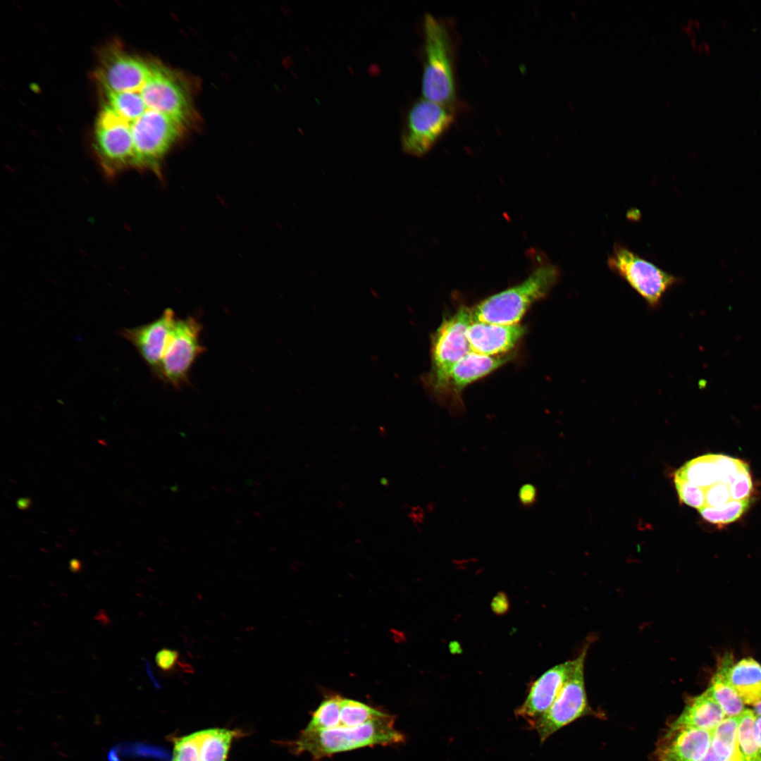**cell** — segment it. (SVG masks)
<instances>
[{"instance_id": "4316f807", "label": "cell", "mask_w": 761, "mask_h": 761, "mask_svg": "<svg viewBox=\"0 0 761 761\" xmlns=\"http://www.w3.org/2000/svg\"><path fill=\"white\" fill-rule=\"evenodd\" d=\"M388 714L362 702L342 698L340 726L354 727L386 716Z\"/></svg>"}, {"instance_id": "f35d334b", "label": "cell", "mask_w": 761, "mask_h": 761, "mask_svg": "<svg viewBox=\"0 0 761 761\" xmlns=\"http://www.w3.org/2000/svg\"><path fill=\"white\" fill-rule=\"evenodd\" d=\"M81 568L82 564L80 560L76 558H73L70 559L69 563V569L71 571H73V573L79 572Z\"/></svg>"}, {"instance_id": "5bb4252c", "label": "cell", "mask_w": 761, "mask_h": 761, "mask_svg": "<svg viewBox=\"0 0 761 761\" xmlns=\"http://www.w3.org/2000/svg\"><path fill=\"white\" fill-rule=\"evenodd\" d=\"M576 660L556 665L541 675L530 688L524 702L515 714L533 726L536 721L551 706L576 666Z\"/></svg>"}, {"instance_id": "6da1fadb", "label": "cell", "mask_w": 761, "mask_h": 761, "mask_svg": "<svg viewBox=\"0 0 761 761\" xmlns=\"http://www.w3.org/2000/svg\"><path fill=\"white\" fill-rule=\"evenodd\" d=\"M404 736L395 727V717L388 714L364 724L338 726L318 731L303 730L290 743L294 754L308 753L315 760L338 753L374 745L400 744Z\"/></svg>"}, {"instance_id": "e0dca14e", "label": "cell", "mask_w": 761, "mask_h": 761, "mask_svg": "<svg viewBox=\"0 0 761 761\" xmlns=\"http://www.w3.org/2000/svg\"><path fill=\"white\" fill-rule=\"evenodd\" d=\"M511 359L509 354L490 356L471 351L452 366L447 374L444 391L451 388L460 392L469 384L489 374Z\"/></svg>"}, {"instance_id": "3957f363", "label": "cell", "mask_w": 761, "mask_h": 761, "mask_svg": "<svg viewBox=\"0 0 761 761\" xmlns=\"http://www.w3.org/2000/svg\"><path fill=\"white\" fill-rule=\"evenodd\" d=\"M423 68L422 93L424 99L455 105L454 44L447 25L426 13L423 23Z\"/></svg>"}, {"instance_id": "4fadbf2b", "label": "cell", "mask_w": 761, "mask_h": 761, "mask_svg": "<svg viewBox=\"0 0 761 761\" xmlns=\"http://www.w3.org/2000/svg\"><path fill=\"white\" fill-rule=\"evenodd\" d=\"M176 318L175 311L167 308L155 320L140 326L123 329L121 332L155 375L159 371Z\"/></svg>"}, {"instance_id": "ac0fdd59", "label": "cell", "mask_w": 761, "mask_h": 761, "mask_svg": "<svg viewBox=\"0 0 761 761\" xmlns=\"http://www.w3.org/2000/svg\"><path fill=\"white\" fill-rule=\"evenodd\" d=\"M734 664L732 654L722 656L707 689L726 718L739 717L745 710V703L730 683L729 672Z\"/></svg>"}, {"instance_id": "2e32d148", "label": "cell", "mask_w": 761, "mask_h": 761, "mask_svg": "<svg viewBox=\"0 0 761 761\" xmlns=\"http://www.w3.org/2000/svg\"><path fill=\"white\" fill-rule=\"evenodd\" d=\"M525 333V328L519 323L502 325L472 321L467 331L471 351L476 353L499 356L513 349Z\"/></svg>"}, {"instance_id": "9a60e30c", "label": "cell", "mask_w": 761, "mask_h": 761, "mask_svg": "<svg viewBox=\"0 0 761 761\" xmlns=\"http://www.w3.org/2000/svg\"><path fill=\"white\" fill-rule=\"evenodd\" d=\"M712 731L670 726L658 748L660 761H697L709 750Z\"/></svg>"}, {"instance_id": "ba28073f", "label": "cell", "mask_w": 761, "mask_h": 761, "mask_svg": "<svg viewBox=\"0 0 761 761\" xmlns=\"http://www.w3.org/2000/svg\"><path fill=\"white\" fill-rule=\"evenodd\" d=\"M94 149L106 175L114 178L133 168V140L130 123L106 105L97 119Z\"/></svg>"}, {"instance_id": "7a4b0ae2", "label": "cell", "mask_w": 761, "mask_h": 761, "mask_svg": "<svg viewBox=\"0 0 761 761\" xmlns=\"http://www.w3.org/2000/svg\"><path fill=\"white\" fill-rule=\"evenodd\" d=\"M560 274L550 263L538 266L524 281L483 299L471 309L473 321L512 325L518 323L531 304L544 298L557 284Z\"/></svg>"}, {"instance_id": "d6986e66", "label": "cell", "mask_w": 761, "mask_h": 761, "mask_svg": "<svg viewBox=\"0 0 761 761\" xmlns=\"http://www.w3.org/2000/svg\"><path fill=\"white\" fill-rule=\"evenodd\" d=\"M725 718L721 707L706 690L688 701L672 726L712 731Z\"/></svg>"}, {"instance_id": "277c9868", "label": "cell", "mask_w": 761, "mask_h": 761, "mask_svg": "<svg viewBox=\"0 0 761 761\" xmlns=\"http://www.w3.org/2000/svg\"><path fill=\"white\" fill-rule=\"evenodd\" d=\"M611 271L623 278L652 309L660 307L665 293L681 278L662 270L626 246L616 243L608 256Z\"/></svg>"}, {"instance_id": "cb8c5ba5", "label": "cell", "mask_w": 761, "mask_h": 761, "mask_svg": "<svg viewBox=\"0 0 761 761\" xmlns=\"http://www.w3.org/2000/svg\"><path fill=\"white\" fill-rule=\"evenodd\" d=\"M739 717L725 718L712 731L710 748L723 760L737 756L736 734Z\"/></svg>"}, {"instance_id": "8992f818", "label": "cell", "mask_w": 761, "mask_h": 761, "mask_svg": "<svg viewBox=\"0 0 761 761\" xmlns=\"http://www.w3.org/2000/svg\"><path fill=\"white\" fill-rule=\"evenodd\" d=\"M473 321L471 309L460 307L445 318L432 338V368L428 383L433 391H444L447 374L452 366L471 352L468 328Z\"/></svg>"}, {"instance_id": "8d00e7d4", "label": "cell", "mask_w": 761, "mask_h": 761, "mask_svg": "<svg viewBox=\"0 0 761 761\" xmlns=\"http://www.w3.org/2000/svg\"><path fill=\"white\" fill-rule=\"evenodd\" d=\"M31 500L30 497H20L16 501V506L19 509L26 510L30 507Z\"/></svg>"}, {"instance_id": "ab89813d", "label": "cell", "mask_w": 761, "mask_h": 761, "mask_svg": "<svg viewBox=\"0 0 761 761\" xmlns=\"http://www.w3.org/2000/svg\"><path fill=\"white\" fill-rule=\"evenodd\" d=\"M753 712L756 716L761 717V701L754 705Z\"/></svg>"}, {"instance_id": "d6a6232c", "label": "cell", "mask_w": 761, "mask_h": 761, "mask_svg": "<svg viewBox=\"0 0 761 761\" xmlns=\"http://www.w3.org/2000/svg\"><path fill=\"white\" fill-rule=\"evenodd\" d=\"M731 500L750 499L753 490V483L747 464L738 474L734 481L729 485Z\"/></svg>"}, {"instance_id": "5b68a950", "label": "cell", "mask_w": 761, "mask_h": 761, "mask_svg": "<svg viewBox=\"0 0 761 761\" xmlns=\"http://www.w3.org/2000/svg\"><path fill=\"white\" fill-rule=\"evenodd\" d=\"M133 140V168L159 171L161 161L180 135L182 123L148 109L130 123Z\"/></svg>"}, {"instance_id": "8fae6325", "label": "cell", "mask_w": 761, "mask_h": 761, "mask_svg": "<svg viewBox=\"0 0 761 761\" xmlns=\"http://www.w3.org/2000/svg\"><path fill=\"white\" fill-rule=\"evenodd\" d=\"M152 67L153 63L113 45L103 51L96 78L105 93L135 92L147 81Z\"/></svg>"}, {"instance_id": "603a6c76", "label": "cell", "mask_w": 761, "mask_h": 761, "mask_svg": "<svg viewBox=\"0 0 761 761\" xmlns=\"http://www.w3.org/2000/svg\"><path fill=\"white\" fill-rule=\"evenodd\" d=\"M753 710L745 709L740 715L736 734V752L740 761H761Z\"/></svg>"}, {"instance_id": "f546056e", "label": "cell", "mask_w": 761, "mask_h": 761, "mask_svg": "<svg viewBox=\"0 0 761 761\" xmlns=\"http://www.w3.org/2000/svg\"><path fill=\"white\" fill-rule=\"evenodd\" d=\"M674 484L680 501L691 507L700 509L705 505V489L684 479L674 478Z\"/></svg>"}, {"instance_id": "83f0119b", "label": "cell", "mask_w": 761, "mask_h": 761, "mask_svg": "<svg viewBox=\"0 0 761 761\" xmlns=\"http://www.w3.org/2000/svg\"><path fill=\"white\" fill-rule=\"evenodd\" d=\"M750 503V499L731 500L720 507H712L705 505L698 510L705 521L722 527L738 520L747 511Z\"/></svg>"}, {"instance_id": "1f68e13d", "label": "cell", "mask_w": 761, "mask_h": 761, "mask_svg": "<svg viewBox=\"0 0 761 761\" xmlns=\"http://www.w3.org/2000/svg\"><path fill=\"white\" fill-rule=\"evenodd\" d=\"M180 653L169 648H162L155 655V663L158 669L166 673H169L180 668L185 672H192L190 664L180 660Z\"/></svg>"}, {"instance_id": "60d3db41", "label": "cell", "mask_w": 761, "mask_h": 761, "mask_svg": "<svg viewBox=\"0 0 761 761\" xmlns=\"http://www.w3.org/2000/svg\"><path fill=\"white\" fill-rule=\"evenodd\" d=\"M724 761H740V760H739V758L738 757V755H737V756H736L735 757L731 758V759H729V760H724Z\"/></svg>"}, {"instance_id": "7402d4cb", "label": "cell", "mask_w": 761, "mask_h": 761, "mask_svg": "<svg viewBox=\"0 0 761 761\" xmlns=\"http://www.w3.org/2000/svg\"><path fill=\"white\" fill-rule=\"evenodd\" d=\"M674 478L684 479L702 488L719 481L714 454L697 457L686 462L674 473Z\"/></svg>"}, {"instance_id": "ffe728a7", "label": "cell", "mask_w": 761, "mask_h": 761, "mask_svg": "<svg viewBox=\"0 0 761 761\" xmlns=\"http://www.w3.org/2000/svg\"><path fill=\"white\" fill-rule=\"evenodd\" d=\"M729 680L745 704L755 705L761 701V664L751 657L734 664Z\"/></svg>"}, {"instance_id": "9c48e42d", "label": "cell", "mask_w": 761, "mask_h": 761, "mask_svg": "<svg viewBox=\"0 0 761 761\" xmlns=\"http://www.w3.org/2000/svg\"><path fill=\"white\" fill-rule=\"evenodd\" d=\"M455 107L426 99L415 102L402 134L404 151L416 156L428 152L454 122Z\"/></svg>"}, {"instance_id": "f1b7e54d", "label": "cell", "mask_w": 761, "mask_h": 761, "mask_svg": "<svg viewBox=\"0 0 761 761\" xmlns=\"http://www.w3.org/2000/svg\"><path fill=\"white\" fill-rule=\"evenodd\" d=\"M171 761H201L199 731L173 738Z\"/></svg>"}, {"instance_id": "d590c367", "label": "cell", "mask_w": 761, "mask_h": 761, "mask_svg": "<svg viewBox=\"0 0 761 761\" xmlns=\"http://www.w3.org/2000/svg\"><path fill=\"white\" fill-rule=\"evenodd\" d=\"M491 607L496 614H503L508 609V600L505 594L498 593L493 600Z\"/></svg>"}, {"instance_id": "74e56055", "label": "cell", "mask_w": 761, "mask_h": 761, "mask_svg": "<svg viewBox=\"0 0 761 761\" xmlns=\"http://www.w3.org/2000/svg\"><path fill=\"white\" fill-rule=\"evenodd\" d=\"M755 729L757 741L761 750V717L756 716L755 722Z\"/></svg>"}, {"instance_id": "44dd1931", "label": "cell", "mask_w": 761, "mask_h": 761, "mask_svg": "<svg viewBox=\"0 0 761 761\" xmlns=\"http://www.w3.org/2000/svg\"><path fill=\"white\" fill-rule=\"evenodd\" d=\"M201 761H227L232 742L242 735L238 729L213 728L199 731Z\"/></svg>"}, {"instance_id": "d4e9b609", "label": "cell", "mask_w": 761, "mask_h": 761, "mask_svg": "<svg viewBox=\"0 0 761 761\" xmlns=\"http://www.w3.org/2000/svg\"><path fill=\"white\" fill-rule=\"evenodd\" d=\"M105 94L107 105L129 123L138 119L148 109L139 90Z\"/></svg>"}, {"instance_id": "4dcf8cb0", "label": "cell", "mask_w": 761, "mask_h": 761, "mask_svg": "<svg viewBox=\"0 0 761 761\" xmlns=\"http://www.w3.org/2000/svg\"><path fill=\"white\" fill-rule=\"evenodd\" d=\"M719 481L728 485L732 484L739 471L747 464L745 462L728 455L714 454Z\"/></svg>"}, {"instance_id": "484cf974", "label": "cell", "mask_w": 761, "mask_h": 761, "mask_svg": "<svg viewBox=\"0 0 761 761\" xmlns=\"http://www.w3.org/2000/svg\"><path fill=\"white\" fill-rule=\"evenodd\" d=\"M342 698L338 694L327 695L312 712L311 719L304 730L311 731L340 726Z\"/></svg>"}, {"instance_id": "836d02e7", "label": "cell", "mask_w": 761, "mask_h": 761, "mask_svg": "<svg viewBox=\"0 0 761 761\" xmlns=\"http://www.w3.org/2000/svg\"><path fill=\"white\" fill-rule=\"evenodd\" d=\"M705 505L717 507L731 500L729 485L718 481L705 489Z\"/></svg>"}, {"instance_id": "30bf717a", "label": "cell", "mask_w": 761, "mask_h": 761, "mask_svg": "<svg viewBox=\"0 0 761 761\" xmlns=\"http://www.w3.org/2000/svg\"><path fill=\"white\" fill-rule=\"evenodd\" d=\"M586 655V650H583L576 659V666L570 677L551 706L534 723L533 726L541 743L586 713L587 700L583 675Z\"/></svg>"}, {"instance_id": "7c38bea8", "label": "cell", "mask_w": 761, "mask_h": 761, "mask_svg": "<svg viewBox=\"0 0 761 761\" xmlns=\"http://www.w3.org/2000/svg\"><path fill=\"white\" fill-rule=\"evenodd\" d=\"M148 109L168 115L184 124L191 111L187 91L169 69L153 63L150 77L139 90Z\"/></svg>"}, {"instance_id": "52a82bcc", "label": "cell", "mask_w": 761, "mask_h": 761, "mask_svg": "<svg viewBox=\"0 0 761 761\" xmlns=\"http://www.w3.org/2000/svg\"><path fill=\"white\" fill-rule=\"evenodd\" d=\"M202 323L193 316L176 318L156 376L175 389L189 383L197 359L206 350L201 340Z\"/></svg>"}, {"instance_id": "e575fe53", "label": "cell", "mask_w": 761, "mask_h": 761, "mask_svg": "<svg viewBox=\"0 0 761 761\" xmlns=\"http://www.w3.org/2000/svg\"><path fill=\"white\" fill-rule=\"evenodd\" d=\"M519 501L520 504L525 507H528L534 505L537 498V490L536 487L531 483H526L521 486L518 493Z\"/></svg>"}]
</instances>
